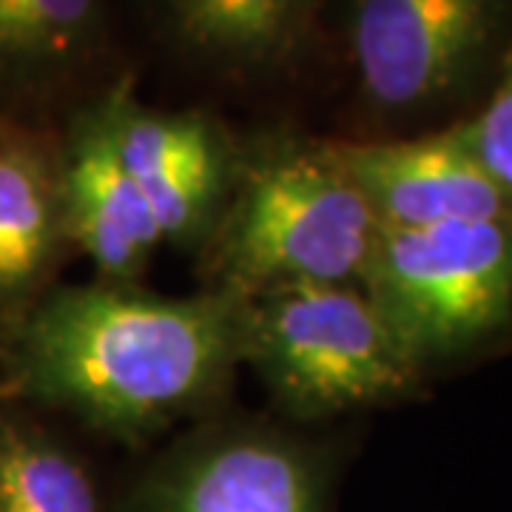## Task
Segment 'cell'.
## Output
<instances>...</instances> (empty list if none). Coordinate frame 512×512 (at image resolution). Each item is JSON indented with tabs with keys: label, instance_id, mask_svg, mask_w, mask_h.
Segmentation results:
<instances>
[{
	"label": "cell",
	"instance_id": "6da1fadb",
	"mask_svg": "<svg viewBox=\"0 0 512 512\" xmlns=\"http://www.w3.org/2000/svg\"><path fill=\"white\" fill-rule=\"evenodd\" d=\"M239 365V296H163L103 279L43 293L9 350L20 396L117 441H143L208 410Z\"/></svg>",
	"mask_w": 512,
	"mask_h": 512
},
{
	"label": "cell",
	"instance_id": "7a4b0ae2",
	"mask_svg": "<svg viewBox=\"0 0 512 512\" xmlns=\"http://www.w3.org/2000/svg\"><path fill=\"white\" fill-rule=\"evenodd\" d=\"M379 234L328 143L271 140L237 157L208 234V288L248 299L288 285H362Z\"/></svg>",
	"mask_w": 512,
	"mask_h": 512
},
{
	"label": "cell",
	"instance_id": "3957f363",
	"mask_svg": "<svg viewBox=\"0 0 512 512\" xmlns=\"http://www.w3.org/2000/svg\"><path fill=\"white\" fill-rule=\"evenodd\" d=\"M242 365L293 421L396 402L421 376L362 285H288L242 299Z\"/></svg>",
	"mask_w": 512,
	"mask_h": 512
},
{
	"label": "cell",
	"instance_id": "277c9868",
	"mask_svg": "<svg viewBox=\"0 0 512 512\" xmlns=\"http://www.w3.org/2000/svg\"><path fill=\"white\" fill-rule=\"evenodd\" d=\"M362 291L419 370L490 345L512 328V217L382 231Z\"/></svg>",
	"mask_w": 512,
	"mask_h": 512
},
{
	"label": "cell",
	"instance_id": "5b68a950",
	"mask_svg": "<svg viewBox=\"0 0 512 512\" xmlns=\"http://www.w3.org/2000/svg\"><path fill=\"white\" fill-rule=\"evenodd\" d=\"M325 453L259 421L197 427L157 458L123 512H328Z\"/></svg>",
	"mask_w": 512,
	"mask_h": 512
},
{
	"label": "cell",
	"instance_id": "8992f818",
	"mask_svg": "<svg viewBox=\"0 0 512 512\" xmlns=\"http://www.w3.org/2000/svg\"><path fill=\"white\" fill-rule=\"evenodd\" d=\"M504 18L507 0H353L359 89L387 114L444 106L493 55Z\"/></svg>",
	"mask_w": 512,
	"mask_h": 512
},
{
	"label": "cell",
	"instance_id": "52a82bcc",
	"mask_svg": "<svg viewBox=\"0 0 512 512\" xmlns=\"http://www.w3.org/2000/svg\"><path fill=\"white\" fill-rule=\"evenodd\" d=\"M97 111L117 160L140 185L163 242L208 239L237 165L214 123L197 114L143 109L126 89H117Z\"/></svg>",
	"mask_w": 512,
	"mask_h": 512
},
{
	"label": "cell",
	"instance_id": "ba28073f",
	"mask_svg": "<svg viewBox=\"0 0 512 512\" xmlns=\"http://www.w3.org/2000/svg\"><path fill=\"white\" fill-rule=\"evenodd\" d=\"M382 231L512 217V202L481 168L461 123L410 140L328 143Z\"/></svg>",
	"mask_w": 512,
	"mask_h": 512
},
{
	"label": "cell",
	"instance_id": "9c48e42d",
	"mask_svg": "<svg viewBox=\"0 0 512 512\" xmlns=\"http://www.w3.org/2000/svg\"><path fill=\"white\" fill-rule=\"evenodd\" d=\"M60 194L69 239L100 279L140 285L163 234L140 185L117 160L100 111L83 120L60 154Z\"/></svg>",
	"mask_w": 512,
	"mask_h": 512
},
{
	"label": "cell",
	"instance_id": "30bf717a",
	"mask_svg": "<svg viewBox=\"0 0 512 512\" xmlns=\"http://www.w3.org/2000/svg\"><path fill=\"white\" fill-rule=\"evenodd\" d=\"M66 245L60 157L32 140H0V316L23 319Z\"/></svg>",
	"mask_w": 512,
	"mask_h": 512
},
{
	"label": "cell",
	"instance_id": "8fae6325",
	"mask_svg": "<svg viewBox=\"0 0 512 512\" xmlns=\"http://www.w3.org/2000/svg\"><path fill=\"white\" fill-rule=\"evenodd\" d=\"M177 35L225 66H271L291 55L311 23L313 0H168Z\"/></svg>",
	"mask_w": 512,
	"mask_h": 512
},
{
	"label": "cell",
	"instance_id": "7c38bea8",
	"mask_svg": "<svg viewBox=\"0 0 512 512\" xmlns=\"http://www.w3.org/2000/svg\"><path fill=\"white\" fill-rule=\"evenodd\" d=\"M0 512H103L89 467L40 421L0 410Z\"/></svg>",
	"mask_w": 512,
	"mask_h": 512
},
{
	"label": "cell",
	"instance_id": "4fadbf2b",
	"mask_svg": "<svg viewBox=\"0 0 512 512\" xmlns=\"http://www.w3.org/2000/svg\"><path fill=\"white\" fill-rule=\"evenodd\" d=\"M100 0H0V69L63 66L86 49Z\"/></svg>",
	"mask_w": 512,
	"mask_h": 512
},
{
	"label": "cell",
	"instance_id": "5bb4252c",
	"mask_svg": "<svg viewBox=\"0 0 512 512\" xmlns=\"http://www.w3.org/2000/svg\"><path fill=\"white\" fill-rule=\"evenodd\" d=\"M461 131L481 168L512 202V57L487 106L461 123Z\"/></svg>",
	"mask_w": 512,
	"mask_h": 512
}]
</instances>
